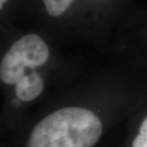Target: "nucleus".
I'll return each instance as SVG.
<instances>
[{"instance_id": "nucleus-1", "label": "nucleus", "mask_w": 147, "mask_h": 147, "mask_svg": "<svg viewBox=\"0 0 147 147\" xmlns=\"http://www.w3.org/2000/svg\"><path fill=\"white\" fill-rule=\"evenodd\" d=\"M102 123L91 110L65 107L53 112L34 126L26 147H94Z\"/></svg>"}, {"instance_id": "nucleus-2", "label": "nucleus", "mask_w": 147, "mask_h": 147, "mask_svg": "<svg viewBox=\"0 0 147 147\" xmlns=\"http://www.w3.org/2000/svg\"><path fill=\"white\" fill-rule=\"evenodd\" d=\"M50 52L46 43L36 34H27L16 41L2 58L0 78L5 84H16L28 68L44 65Z\"/></svg>"}, {"instance_id": "nucleus-3", "label": "nucleus", "mask_w": 147, "mask_h": 147, "mask_svg": "<svg viewBox=\"0 0 147 147\" xmlns=\"http://www.w3.org/2000/svg\"><path fill=\"white\" fill-rule=\"evenodd\" d=\"M44 82L36 72H31L16 84V94L19 100L28 102L36 99L42 93Z\"/></svg>"}, {"instance_id": "nucleus-4", "label": "nucleus", "mask_w": 147, "mask_h": 147, "mask_svg": "<svg viewBox=\"0 0 147 147\" xmlns=\"http://www.w3.org/2000/svg\"><path fill=\"white\" fill-rule=\"evenodd\" d=\"M46 11L52 16H59L75 0H42Z\"/></svg>"}, {"instance_id": "nucleus-5", "label": "nucleus", "mask_w": 147, "mask_h": 147, "mask_svg": "<svg viewBox=\"0 0 147 147\" xmlns=\"http://www.w3.org/2000/svg\"><path fill=\"white\" fill-rule=\"evenodd\" d=\"M132 147H147V117L140 124L139 133L132 142Z\"/></svg>"}, {"instance_id": "nucleus-6", "label": "nucleus", "mask_w": 147, "mask_h": 147, "mask_svg": "<svg viewBox=\"0 0 147 147\" xmlns=\"http://www.w3.org/2000/svg\"><path fill=\"white\" fill-rule=\"evenodd\" d=\"M7 1H8V0H0V8H2L3 5H4Z\"/></svg>"}]
</instances>
